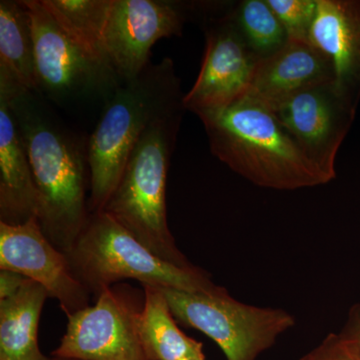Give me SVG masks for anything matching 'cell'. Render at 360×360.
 Returning a JSON list of instances; mask_svg holds the SVG:
<instances>
[{"instance_id": "cell-1", "label": "cell", "mask_w": 360, "mask_h": 360, "mask_svg": "<svg viewBox=\"0 0 360 360\" xmlns=\"http://www.w3.org/2000/svg\"><path fill=\"white\" fill-rule=\"evenodd\" d=\"M0 87L8 94L25 141L37 193V221L52 245L68 255L90 215L87 153L52 117L37 91L21 86L1 68Z\"/></svg>"}, {"instance_id": "cell-2", "label": "cell", "mask_w": 360, "mask_h": 360, "mask_svg": "<svg viewBox=\"0 0 360 360\" xmlns=\"http://www.w3.org/2000/svg\"><path fill=\"white\" fill-rule=\"evenodd\" d=\"M195 115L212 155L255 186L295 191L328 184L276 115L246 97Z\"/></svg>"}, {"instance_id": "cell-3", "label": "cell", "mask_w": 360, "mask_h": 360, "mask_svg": "<svg viewBox=\"0 0 360 360\" xmlns=\"http://www.w3.org/2000/svg\"><path fill=\"white\" fill-rule=\"evenodd\" d=\"M184 97L174 60L167 58L158 65L149 63L106 99L86 149L90 213L105 207L144 131L163 116L184 108Z\"/></svg>"}, {"instance_id": "cell-4", "label": "cell", "mask_w": 360, "mask_h": 360, "mask_svg": "<svg viewBox=\"0 0 360 360\" xmlns=\"http://www.w3.org/2000/svg\"><path fill=\"white\" fill-rule=\"evenodd\" d=\"M184 111L180 108L168 113L144 131L103 212L156 257L180 269H193L195 265L175 243L167 210L168 168Z\"/></svg>"}, {"instance_id": "cell-5", "label": "cell", "mask_w": 360, "mask_h": 360, "mask_svg": "<svg viewBox=\"0 0 360 360\" xmlns=\"http://www.w3.org/2000/svg\"><path fill=\"white\" fill-rule=\"evenodd\" d=\"M66 255L78 281L96 298L127 279L142 286L191 292H215L222 288L203 269H180L156 257L105 212L90 213L84 231Z\"/></svg>"}, {"instance_id": "cell-6", "label": "cell", "mask_w": 360, "mask_h": 360, "mask_svg": "<svg viewBox=\"0 0 360 360\" xmlns=\"http://www.w3.org/2000/svg\"><path fill=\"white\" fill-rule=\"evenodd\" d=\"M160 288L177 323L208 336L226 360H257L295 326L286 310L245 304L224 288L215 292Z\"/></svg>"}, {"instance_id": "cell-7", "label": "cell", "mask_w": 360, "mask_h": 360, "mask_svg": "<svg viewBox=\"0 0 360 360\" xmlns=\"http://www.w3.org/2000/svg\"><path fill=\"white\" fill-rule=\"evenodd\" d=\"M231 1L200 2L205 49L200 73L184 94L186 110L194 115L231 105L245 96L258 58L231 13Z\"/></svg>"}, {"instance_id": "cell-8", "label": "cell", "mask_w": 360, "mask_h": 360, "mask_svg": "<svg viewBox=\"0 0 360 360\" xmlns=\"http://www.w3.org/2000/svg\"><path fill=\"white\" fill-rule=\"evenodd\" d=\"M32 20L37 92L59 104L108 97L122 82L65 32L41 0H22Z\"/></svg>"}, {"instance_id": "cell-9", "label": "cell", "mask_w": 360, "mask_h": 360, "mask_svg": "<svg viewBox=\"0 0 360 360\" xmlns=\"http://www.w3.org/2000/svg\"><path fill=\"white\" fill-rule=\"evenodd\" d=\"M134 288L112 286L94 304L68 315L65 335L52 356L75 360H148L137 317L142 304Z\"/></svg>"}, {"instance_id": "cell-10", "label": "cell", "mask_w": 360, "mask_h": 360, "mask_svg": "<svg viewBox=\"0 0 360 360\" xmlns=\"http://www.w3.org/2000/svg\"><path fill=\"white\" fill-rule=\"evenodd\" d=\"M195 11L196 2L111 0L103 44L118 80L123 84L139 77L150 63L153 45L180 37Z\"/></svg>"}, {"instance_id": "cell-11", "label": "cell", "mask_w": 360, "mask_h": 360, "mask_svg": "<svg viewBox=\"0 0 360 360\" xmlns=\"http://www.w3.org/2000/svg\"><path fill=\"white\" fill-rule=\"evenodd\" d=\"M356 110L331 82L302 90L274 113L330 182L336 177V156L352 129Z\"/></svg>"}, {"instance_id": "cell-12", "label": "cell", "mask_w": 360, "mask_h": 360, "mask_svg": "<svg viewBox=\"0 0 360 360\" xmlns=\"http://www.w3.org/2000/svg\"><path fill=\"white\" fill-rule=\"evenodd\" d=\"M0 270L39 283L66 316L89 305L90 293L75 276L68 255L52 245L37 219L18 225L0 222Z\"/></svg>"}, {"instance_id": "cell-13", "label": "cell", "mask_w": 360, "mask_h": 360, "mask_svg": "<svg viewBox=\"0 0 360 360\" xmlns=\"http://www.w3.org/2000/svg\"><path fill=\"white\" fill-rule=\"evenodd\" d=\"M333 79L326 56L309 41L290 39L276 53L258 61L243 97L274 112L302 90Z\"/></svg>"}, {"instance_id": "cell-14", "label": "cell", "mask_w": 360, "mask_h": 360, "mask_svg": "<svg viewBox=\"0 0 360 360\" xmlns=\"http://www.w3.org/2000/svg\"><path fill=\"white\" fill-rule=\"evenodd\" d=\"M309 40L330 61L335 89L357 108L360 101V0H317Z\"/></svg>"}, {"instance_id": "cell-15", "label": "cell", "mask_w": 360, "mask_h": 360, "mask_svg": "<svg viewBox=\"0 0 360 360\" xmlns=\"http://www.w3.org/2000/svg\"><path fill=\"white\" fill-rule=\"evenodd\" d=\"M37 193L20 127L0 87V222L25 224L37 219Z\"/></svg>"}, {"instance_id": "cell-16", "label": "cell", "mask_w": 360, "mask_h": 360, "mask_svg": "<svg viewBox=\"0 0 360 360\" xmlns=\"http://www.w3.org/2000/svg\"><path fill=\"white\" fill-rule=\"evenodd\" d=\"M49 297L28 279L18 292L0 300V357L11 360H49L40 350V316Z\"/></svg>"}, {"instance_id": "cell-17", "label": "cell", "mask_w": 360, "mask_h": 360, "mask_svg": "<svg viewBox=\"0 0 360 360\" xmlns=\"http://www.w3.org/2000/svg\"><path fill=\"white\" fill-rule=\"evenodd\" d=\"M137 330L148 360H206L200 341L182 333L162 290L144 285Z\"/></svg>"}, {"instance_id": "cell-18", "label": "cell", "mask_w": 360, "mask_h": 360, "mask_svg": "<svg viewBox=\"0 0 360 360\" xmlns=\"http://www.w3.org/2000/svg\"><path fill=\"white\" fill-rule=\"evenodd\" d=\"M0 68L37 92L32 20L22 1H0Z\"/></svg>"}, {"instance_id": "cell-19", "label": "cell", "mask_w": 360, "mask_h": 360, "mask_svg": "<svg viewBox=\"0 0 360 360\" xmlns=\"http://www.w3.org/2000/svg\"><path fill=\"white\" fill-rule=\"evenodd\" d=\"M41 1L71 39L97 63L112 70L103 44L104 28L111 0Z\"/></svg>"}, {"instance_id": "cell-20", "label": "cell", "mask_w": 360, "mask_h": 360, "mask_svg": "<svg viewBox=\"0 0 360 360\" xmlns=\"http://www.w3.org/2000/svg\"><path fill=\"white\" fill-rule=\"evenodd\" d=\"M231 13L248 45L259 59L276 53L290 40L266 0L231 1Z\"/></svg>"}, {"instance_id": "cell-21", "label": "cell", "mask_w": 360, "mask_h": 360, "mask_svg": "<svg viewBox=\"0 0 360 360\" xmlns=\"http://www.w3.org/2000/svg\"><path fill=\"white\" fill-rule=\"evenodd\" d=\"M283 25L288 39L309 41L317 0H266Z\"/></svg>"}, {"instance_id": "cell-22", "label": "cell", "mask_w": 360, "mask_h": 360, "mask_svg": "<svg viewBox=\"0 0 360 360\" xmlns=\"http://www.w3.org/2000/svg\"><path fill=\"white\" fill-rule=\"evenodd\" d=\"M300 360H357L352 347L341 333H330Z\"/></svg>"}, {"instance_id": "cell-23", "label": "cell", "mask_w": 360, "mask_h": 360, "mask_svg": "<svg viewBox=\"0 0 360 360\" xmlns=\"http://www.w3.org/2000/svg\"><path fill=\"white\" fill-rule=\"evenodd\" d=\"M340 333L349 342L357 360H360V305L352 309L349 319Z\"/></svg>"}, {"instance_id": "cell-24", "label": "cell", "mask_w": 360, "mask_h": 360, "mask_svg": "<svg viewBox=\"0 0 360 360\" xmlns=\"http://www.w3.org/2000/svg\"><path fill=\"white\" fill-rule=\"evenodd\" d=\"M26 277L8 270H0V300L11 297L22 288Z\"/></svg>"}, {"instance_id": "cell-25", "label": "cell", "mask_w": 360, "mask_h": 360, "mask_svg": "<svg viewBox=\"0 0 360 360\" xmlns=\"http://www.w3.org/2000/svg\"><path fill=\"white\" fill-rule=\"evenodd\" d=\"M49 360H75V359H61V357H51Z\"/></svg>"}, {"instance_id": "cell-26", "label": "cell", "mask_w": 360, "mask_h": 360, "mask_svg": "<svg viewBox=\"0 0 360 360\" xmlns=\"http://www.w3.org/2000/svg\"><path fill=\"white\" fill-rule=\"evenodd\" d=\"M0 360H11V359H4V357H0Z\"/></svg>"}, {"instance_id": "cell-27", "label": "cell", "mask_w": 360, "mask_h": 360, "mask_svg": "<svg viewBox=\"0 0 360 360\" xmlns=\"http://www.w3.org/2000/svg\"><path fill=\"white\" fill-rule=\"evenodd\" d=\"M184 360H196V359H184Z\"/></svg>"}]
</instances>
